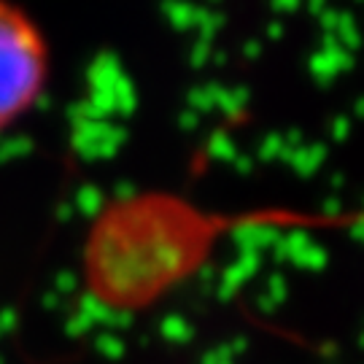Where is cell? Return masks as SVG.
Listing matches in <instances>:
<instances>
[{"mask_svg": "<svg viewBox=\"0 0 364 364\" xmlns=\"http://www.w3.org/2000/svg\"><path fill=\"white\" fill-rule=\"evenodd\" d=\"M49 76V46L36 19L0 0V130L38 103Z\"/></svg>", "mask_w": 364, "mask_h": 364, "instance_id": "cell-1", "label": "cell"}, {"mask_svg": "<svg viewBox=\"0 0 364 364\" xmlns=\"http://www.w3.org/2000/svg\"><path fill=\"white\" fill-rule=\"evenodd\" d=\"M232 243L237 246V251H251V254H262L267 248H275L284 235L273 224H264V221H240L232 227Z\"/></svg>", "mask_w": 364, "mask_h": 364, "instance_id": "cell-2", "label": "cell"}, {"mask_svg": "<svg viewBox=\"0 0 364 364\" xmlns=\"http://www.w3.org/2000/svg\"><path fill=\"white\" fill-rule=\"evenodd\" d=\"M259 270H262V254L240 251L237 259H235L230 267H224L219 287H216V297H219L221 302H230V299L237 294V289L243 287V284H248Z\"/></svg>", "mask_w": 364, "mask_h": 364, "instance_id": "cell-3", "label": "cell"}, {"mask_svg": "<svg viewBox=\"0 0 364 364\" xmlns=\"http://www.w3.org/2000/svg\"><path fill=\"white\" fill-rule=\"evenodd\" d=\"M159 338L170 346H189L195 340V326L181 313H165L159 318Z\"/></svg>", "mask_w": 364, "mask_h": 364, "instance_id": "cell-4", "label": "cell"}, {"mask_svg": "<svg viewBox=\"0 0 364 364\" xmlns=\"http://www.w3.org/2000/svg\"><path fill=\"white\" fill-rule=\"evenodd\" d=\"M76 311L84 313L95 326H105V329H111V318H114V311H117V308H111L100 294L87 291V294H81V299H78Z\"/></svg>", "mask_w": 364, "mask_h": 364, "instance_id": "cell-5", "label": "cell"}, {"mask_svg": "<svg viewBox=\"0 0 364 364\" xmlns=\"http://www.w3.org/2000/svg\"><path fill=\"white\" fill-rule=\"evenodd\" d=\"M105 208V197L97 186H81L76 192V210L87 219H97Z\"/></svg>", "mask_w": 364, "mask_h": 364, "instance_id": "cell-6", "label": "cell"}, {"mask_svg": "<svg viewBox=\"0 0 364 364\" xmlns=\"http://www.w3.org/2000/svg\"><path fill=\"white\" fill-rule=\"evenodd\" d=\"M95 351L100 353L103 359L108 362H119V359H124V353H127V346H124V340L119 338L117 332H97L95 335Z\"/></svg>", "mask_w": 364, "mask_h": 364, "instance_id": "cell-7", "label": "cell"}, {"mask_svg": "<svg viewBox=\"0 0 364 364\" xmlns=\"http://www.w3.org/2000/svg\"><path fill=\"white\" fill-rule=\"evenodd\" d=\"M326 264H329V251H326L324 246H318V243H313V246L299 257V262L294 267H297V270L318 273V270H326Z\"/></svg>", "mask_w": 364, "mask_h": 364, "instance_id": "cell-8", "label": "cell"}, {"mask_svg": "<svg viewBox=\"0 0 364 364\" xmlns=\"http://www.w3.org/2000/svg\"><path fill=\"white\" fill-rule=\"evenodd\" d=\"M321 159H324V149L321 146H311V149H302L294 159H291V165L297 170L299 176H311L316 173V168L321 165Z\"/></svg>", "mask_w": 364, "mask_h": 364, "instance_id": "cell-9", "label": "cell"}, {"mask_svg": "<svg viewBox=\"0 0 364 364\" xmlns=\"http://www.w3.org/2000/svg\"><path fill=\"white\" fill-rule=\"evenodd\" d=\"M264 294L273 299L275 305H284L289 299V281L284 273L267 275V284H264Z\"/></svg>", "mask_w": 364, "mask_h": 364, "instance_id": "cell-10", "label": "cell"}, {"mask_svg": "<svg viewBox=\"0 0 364 364\" xmlns=\"http://www.w3.org/2000/svg\"><path fill=\"white\" fill-rule=\"evenodd\" d=\"M92 329H95V324H92L84 313L76 311L65 318V335L68 338H84V335H90Z\"/></svg>", "mask_w": 364, "mask_h": 364, "instance_id": "cell-11", "label": "cell"}, {"mask_svg": "<svg viewBox=\"0 0 364 364\" xmlns=\"http://www.w3.org/2000/svg\"><path fill=\"white\" fill-rule=\"evenodd\" d=\"M78 289V275L73 270H60V273L54 275V287L52 291H57L60 297H68V294H73Z\"/></svg>", "mask_w": 364, "mask_h": 364, "instance_id": "cell-12", "label": "cell"}, {"mask_svg": "<svg viewBox=\"0 0 364 364\" xmlns=\"http://www.w3.org/2000/svg\"><path fill=\"white\" fill-rule=\"evenodd\" d=\"M232 351H230V346L227 343H221V346H213L210 351L203 353V359L200 364H232Z\"/></svg>", "mask_w": 364, "mask_h": 364, "instance_id": "cell-13", "label": "cell"}, {"mask_svg": "<svg viewBox=\"0 0 364 364\" xmlns=\"http://www.w3.org/2000/svg\"><path fill=\"white\" fill-rule=\"evenodd\" d=\"M135 324V313L127 311V308H117L114 311V318H111V329L108 332H114V329H130Z\"/></svg>", "mask_w": 364, "mask_h": 364, "instance_id": "cell-14", "label": "cell"}, {"mask_svg": "<svg viewBox=\"0 0 364 364\" xmlns=\"http://www.w3.org/2000/svg\"><path fill=\"white\" fill-rule=\"evenodd\" d=\"M16 324H19V313L14 311V308H3L0 311V332L9 335V332L16 329Z\"/></svg>", "mask_w": 364, "mask_h": 364, "instance_id": "cell-15", "label": "cell"}, {"mask_svg": "<svg viewBox=\"0 0 364 364\" xmlns=\"http://www.w3.org/2000/svg\"><path fill=\"white\" fill-rule=\"evenodd\" d=\"M254 308H257V313H262V316H273V313L278 311V305H275L273 299L267 297L264 291H262V294H257V297H254Z\"/></svg>", "mask_w": 364, "mask_h": 364, "instance_id": "cell-16", "label": "cell"}, {"mask_svg": "<svg viewBox=\"0 0 364 364\" xmlns=\"http://www.w3.org/2000/svg\"><path fill=\"white\" fill-rule=\"evenodd\" d=\"M41 308H43V311H60V308H63V297H60L57 291H46V294L41 297Z\"/></svg>", "mask_w": 364, "mask_h": 364, "instance_id": "cell-17", "label": "cell"}, {"mask_svg": "<svg viewBox=\"0 0 364 364\" xmlns=\"http://www.w3.org/2000/svg\"><path fill=\"white\" fill-rule=\"evenodd\" d=\"M230 351H232V356H243V353L248 351V346H251V340L246 338V335H237V338H232L230 343Z\"/></svg>", "mask_w": 364, "mask_h": 364, "instance_id": "cell-18", "label": "cell"}, {"mask_svg": "<svg viewBox=\"0 0 364 364\" xmlns=\"http://www.w3.org/2000/svg\"><path fill=\"white\" fill-rule=\"evenodd\" d=\"M348 232H351V237L356 240V243H362V246H364V219L353 221L351 227H348Z\"/></svg>", "mask_w": 364, "mask_h": 364, "instance_id": "cell-19", "label": "cell"}, {"mask_svg": "<svg viewBox=\"0 0 364 364\" xmlns=\"http://www.w3.org/2000/svg\"><path fill=\"white\" fill-rule=\"evenodd\" d=\"M70 213H73V208H70V205H60V208H57V216H60V221H68V219H70Z\"/></svg>", "mask_w": 364, "mask_h": 364, "instance_id": "cell-20", "label": "cell"}, {"mask_svg": "<svg viewBox=\"0 0 364 364\" xmlns=\"http://www.w3.org/2000/svg\"><path fill=\"white\" fill-rule=\"evenodd\" d=\"M356 346H359V348H364V332H359V338H356Z\"/></svg>", "mask_w": 364, "mask_h": 364, "instance_id": "cell-21", "label": "cell"}, {"mask_svg": "<svg viewBox=\"0 0 364 364\" xmlns=\"http://www.w3.org/2000/svg\"><path fill=\"white\" fill-rule=\"evenodd\" d=\"M0 364H6V359H3V353H0Z\"/></svg>", "mask_w": 364, "mask_h": 364, "instance_id": "cell-22", "label": "cell"}, {"mask_svg": "<svg viewBox=\"0 0 364 364\" xmlns=\"http://www.w3.org/2000/svg\"><path fill=\"white\" fill-rule=\"evenodd\" d=\"M0 335H3V332H0Z\"/></svg>", "mask_w": 364, "mask_h": 364, "instance_id": "cell-23", "label": "cell"}, {"mask_svg": "<svg viewBox=\"0 0 364 364\" xmlns=\"http://www.w3.org/2000/svg\"><path fill=\"white\" fill-rule=\"evenodd\" d=\"M362 332H364V329H362Z\"/></svg>", "mask_w": 364, "mask_h": 364, "instance_id": "cell-24", "label": "cell"}]
</instances>
